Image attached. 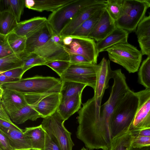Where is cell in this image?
<instances>
[{
  "label": "cell",
  "instance_id": "db71d44e",
  "mask_svg": "<svg viewBox=\"0 0 150 150\" xmlns=\"http://www.w3.org/2000/svg\"><path fill=\"white\" fill-rule=\"evenodd\" d=\"M32 150V149H30V150Z\"/></svg>",
  "mask_w": 150,
  "mask_h": 150
},
{
  "label": "cell",
  "instance_id": "8fae6325",
  "mask_svg": "<svg viewBox=\"0 0 150 150\" xmlns=\"http://www.w3.org/2000/svg\"><path fill=\"white\" fill-rule=\"evenodd\" d=\"M138 99L137 108L129 128L131 131L150 127V88L135 92Z\"/></svg>",
  "mask_w": 150,
  "mask_h": 150
},
{
  "label": "cell",
  "instance_id": "2e32d148",
  "mask_svg": "<svg viewBox=\"0 0 150 150\" xmlns=\"http://www.w3.org/2000/svg\"><path fill=\"white\" fill-rule=\"evenodd\" d=\"M54 32L47 21L26 36L25 52H31L43 46L52 37Z\"/></svg>",
  "mask_w": 150,
  "mask_h": 150
},
{
  "label": "cell",
  "instance_id": "ee69618b",
  "mask_svg": "<svg viewBox=\"0 0 150 150\" xmlns=\"http://www.w3.org/2000/svg\"><path fill=\"white\" fill-rule=\"evenodd\" d=\"M0 150H13L5 135L0 131Z\"/></svg>",
  "mask_w": 150,
  "mask_h": 150
},
{
  "label": "cell",
  "instance_id": "7a4b0ae2",
  "mask_svg": "<svg viewBox=\"0 0 150 150\" xmlns=\"http://www.w3.org/2000/svg\"><path fill=\"white\" fill-rule=\"evenodd\" d=\"M62 81L60 79L51 76H37L22 79L0 86L25 94H43L60 93Z\"/></svg>",
  "mask_w": 150,
  "mask_h": 150
},
{
  "label": "cell",
  "instance_id": "52a82bcc",
  "mask_svg": "<svg viewBox=\"0 0 150 150\" xmlns=\"http://www.w3.org/2000/svg\"><path fill=\"white\" fill-rule=\"evenodd\" d=\"M112 79L114 82L110 96L107 101L103 105L101 113L105 122L110 127L113 112L125 94L130 89L126 81L125 74L121 69L113 71Z\"/></svg>",
  "mask_w": 150,
  "mask_h": 150
},
{
  "label": "cell",
  "instance_id": "83f0119b",
  "mask_svg": "<svg viewBox=\"0 0 150 150\" xmlns=\"http://www.w3.org/2000/svg\"><path fill=\"white\" fill-rule=\"evenodd\" d=\"M25 6L24 0H0V12L5 11L11 13L18 23Z\"/></svg>",
  "mask_w": 150,
  "mask_h": 150
},
{
  "label": "cell",
  "instance_id": "836d02e7",
  "mask_svg": "<svg viewBox=\"0 0 150 150\" xmlns=\"http://www.w3.org/2000/svg\"><path fill=\"white\" fill-rule=\"evenodd\" d=\"M138 80L146 88H150V56L143 61L139 69Z\"/></svg>",
  "mask_w": 150,
  "mask_h": 150
},
{
  "label": "cell",
  "instance_id": "d6986e66",
  "mask_svg": "<svg viewBox=\"0 0 150 150\" xmlns=\"http://www.w3.org/2000/svg\"><path fill=\"white\" fill-rule=\"evenodd\" d=\"M0 131L5 135L13 150L31 149L30 142L23 132L10 129L0 126Z\"/></svg>",
  "mask_w": 150,
  "mask_h": 150
},
{
  "label": "cell",
  "instance_id": "7bdbcfd3",
  "mask_svg": "<svg viewBox=\"0 0 150 150\" xmlns=\"http://www.w3.org/2000/svg\"><path fill=\"white\" fill-rule=\"evenodd\" d=\"M0 74L6 76L20 79H22L23 74L22 68L14 69Z\"/></svg>",
  "mask_w": 150,
  "mask_h": 150
},
{
  "label": "cell",
  "instance_id": "5b68a950",
  "mask_svg": "<svg viewBox=\"0 0 150 150\" xmlns=\"http://www.w3.org/2000/svg\"><path fill=\"white\" fill-rule=\"evenodd\" d=\"M104 0H74L72 1L52 12L47 21L54 32L59 34L65 26L76 14L84 8L99 3Z\"/></svg>",
  "mask_w": 150,
  "mask_h": 150
},
{
  "label": "cell",
  "instance_id": "f1b7e54d",
  "mask_svg": "<svg viewBox=\"0 0 150 150\" xmlns=\"http://www.w3.org/2000/svg\"><path fill=\"white\" fill-rule=\"evenodd\" d=\"M87 85L84 84L71 81H63L60 93L61 102L64 101L82 91Z\"/></svg>",
  "mask_w": 150,
  "mask_h": 150
},
{
  "label": "cell",
  "instance_id": "ffe728a7",
  "mask_svg": "<svg viewBox=\"0 0 150 150\" xmlns=\"http://www.w3.org/2000/svg\"><path fill=\"white\" fill-rule=\"evenodd\" d=\"M129 34L127 31L116 27L105 38L96 43L98 54L106 51L108 49L117 44L127 42Z\"/></svg>",
  "mask_w": 150,
  "mask_h": 150
},
{
  "label": "cell",
  "instance_id": "d4e9b609",
  "mask_svg": "<svg viewBox=\"0 0 150 150\" xmlns=\"http://www.w3.org/2000/svg\"><path fill=\"white\" fill-rule=\"evenodd\" d=\"M105 8L100 9L94 13L77 28L71 36L88 38L100 19Z\"/></svg>",
  "mask_w": 150,
  "mask_h": 150
},
{
  "label": "cell",
  "instance_id": "5bb4252c",
  "mask_svg": "<svg viewBox=\"0 0 150 150\" xmlns=\"http://www.w3.org/2000/svg\"><path fill=\"white\" fill-rule=\"evenodd\" d=\"M110 60L103 58L98 64L96 70V83L94 98L97 101H102L105 90L109 87V82L112 76Z\"/></svg>",
  "mask_w": 150,
  "mask_h": 150
},
{
  "label": "cell",
  "instance_id": "7402d4cb",
  "mask_svg": "<svg viewBox=\"0 0 150 150\" xmlns=\"http://www.w3.org/2000/svg\"><path fill=\"white\" fill-rule=\"evenodd\" d=\"M23 133L28 139L32 150H43L46 132L41 125L26 127Z\"/></svg>",
  "mask_w": 150,
  "mask_h": 150
},
{
  "label": "cell",
  "instance_id": "f546056e",
  "mask_svg": "<svg viewBox=\"0 0 150 150\" xmlns=\"http://www.w3.org/2000/svg\"><path fill=\"white\" fill-rule=\"evenodd\" d=\"M18 22L15 16L8 11L0 12V34L6 35L13 32Z\"/></svg>",
  "mask_w": 150,
  "mask_h": 150
},
{
  "label": "cell",
  "instance_id": "d590c367",
  "mask_svg": "<svg viewBox=\"0 0 150 150\" xmlns=\"http://www.w3.org/2000/svg\"><path fill=\"white\" fill-rule=\"evenodd\" d=\"M139 23L135 31L138 40L150 37V13Z\"/></svg>",
  "mask_w": 150,
  "mask_h": 150
},
{
  "label": "cell",
  "instance_id": "4fadbf2b",
  "mask_svg": "<svg viewBox=\"0 0 150 150\" xmlns=\"http://www.w3.org/2000/svg\"><path fill=\"white\" fill-rule=\"evenodd\" d=\"M72 37L73 40L71 44L64 45L65 50L69 54L80 55L92 63L97 64L99 54L94 40L88 37Z\"/></svg>",
  "mask_w": 150,
  "mask_h": 150
},
{
  "label": "cell",
  "instance_id": "9c48e42d",
  "mask_svg": "<svg viewBox=\"0 0 150 150\" xmlns=\"http://www.w3.org/2000/svg\"><path fill=\"white\" fill-rule=\"evenodd\" d=\"M28 105L37 112L42 118L50 115L57 110L60 102V93L24 94Z\"/></svg>",
  "mask_w": 150,
  "mask_h": 150
},
{
  "label": "cell",
  "instance_id": "e0dca14e",
  "mask_svg": "<svg viewBox=\"0 0 150 150\" xmlns=\"http://www.w3.org/2000/svg\"><path fill=\"white\" fill-rule=\"evenodd\" d=\"M105 2L87 6L80 11L59 34L62 38L71 36L83 23L99 10L105 8Z\"/></svg>",
  "mask_w": 150,
  "mask_h": 150
},
{
  "label": "cell",
  "instance_id": "f907efd6",
  "mask_svg": "<svg viewBox=\"0 0 150 150\" xmlns=\"http://www.w3.org/2000/svg\"><path fill=\"white\" fill-rule=\"evenodd\" d=\"M130 150H150V146L140 148H133L132 147Z\"/></svg>",
  "mask_w": 150,
  "mask_h": 150
},
{
  "label": "cell",
  "instance_id": "9a60e30c",
  "mask_svg": "<svg viewBox=\"0 0 150 150\" xmlns=\"http://www.w3.org/2000/svg\"><path fill=\"white\" fill-rule=\"evenodd\" d=\"M0 104L9 116L28 104L23 93L0 86Z\"/></svg>",
  "mask_w": 150,
  "mask_h": 150
},
{
  "label": "cell",
  "instance_id": "6da1fadb",
  "mask_svg": "<svg viewBox=\"0 0 150 150\" xmlns=\"http://www.w3.org/2000/svg\"><path fill=\"white\" fill-rule=\"evenodd\" d=\"M101 102L93 97L83 104L78 112L76 137L89 150H109L110 147V127L102 116Z\"/></svg>",
  "mask_w": 150,
  "mask_h": 150
},
{
  "label": "cell",
  "instance_id": "4dcf8cb0",
  "mask_svg": "<svg viewBox=\"0 0 150 150\" xmlns=\"http://www.w3.org/2000/svg\"><path fill=\"white\" fill-rule=\"evenodd\" d=\"M23 63L22 68L23 73L30 68L37 66L45 65L46 61L42 57L34 52H24L19 54Z\"/></svg>",
  "mask_w": 150,
  "mask_h": 150
},
{
  "label": "cell",
  "instance_id": "4316f807",
  "mask_svg": "<svg viewBox=\"0 0 150 150\" xmlns=\"http://www.w3.org/2000/svg\"><path fill=\"white\" fill-rule=\"evenodd\" d=\"M133 137L129 129L121 132L112 138L109 150H130Z\"/></svg>",
  "mask_w": 150,
  "mask_h": 150
},
{
  "label": "cell",
  "instance_id": "277c9868",
  "mask_svg": "<svg viewBox=\"0 0 150 150\" xmlns=\"http://www.w3.org/2000/svg\"><path fill=\"white\" fill-rule=\"evenodd\" d=\"M109 59L125 68L129 73L137 71L142 61V53L127 42L115 45L108 49Z\"/></svg>",
  "mask_w": 150,
  "mask_h": 150
},
{
  "label": "cell",
  "instance_id": "b9f144b4",
  "mask_svg": "<svg viewBox=\"0 0 150 150\" xmlns=\"http://www.w3.org/2000/svg\"><path fill=\"white\" fill-rule=\"evenodd\" d=\"M69 61L71 64H86L92 63L84 57L75 54L69 55Z\"/></svg>",
  "mask_w": 150,
  "mask_h": 150
},
{
  "label": "cell",
  "instance_id": "30bf717a",
  "mask_svg": "<svg viewBox=\"0 0 150 150\" xmlns=\"http://www.w3.org/2000/svg\"><path fill=\"white\" fill-rule=\"evenodd\" d=\"M98 64H71L60 77L63 81H71L85 84L94 89Z\"/></svg>",
  "mask_w": 150,
  "mask_h": 150
},
{
  "label": "cell",
  "instance_id": "60d3db41",
  "mask_svg": "<svg viewBox=\"0 0 150 150\" xmlns=\"http://www.w3.org/2000/svg\"><path fill=\"white\" fill-rule=\"evenodd\" d=\"M143 55L150 56V37L138 40Z\"/></svg>",
  "mask_w": 150,
  "mask_h": 150
},
{
  "label": "cell",
  "instance_id": "1f68e13d",
  "mask_svg": "<svg viewBox=\"0 0 150 150\" xmlns=\"http://www.w3.org/2000/svg\"><path fill=\"white\" fill-rule=\"evenodd\" d=\"M23 63L19 54H13L0 58V73L14 69L22 68Z\"/></svg>",
  "mask_w": 150,
  "mask_h": 150
},
{
  "label": "cell",
  "instance_id": "f35d334b",
  "mask_svg": "<svg viewBox=\"0 0 150 150\" xmlns=\"http://www.w3.org/2000/svg\"><path fill=\"white\" fill-rule=\"evenodd\" d=\"M150 146V137L143 136H133L132 143V147L140 148Z\"/></svg>",
  "mask_w": 150,
  "mask_h": 150
},
{
  "label": "cell",
  "instance_id": "f5cc1de1",
  "mask_svg": "<svg viewBox=\"0 0 150 150\" xmlns=\"http://www.w3.org/2000/svg\"><path fill=\"white\" fill-rule=\"evenodd\" d=\"M80 150H88L86 149L84 147H83Z\"/></svg>",
  "mask_w": 150,
  "mask_h": 150
},
{
  "label": "cell",
  "instance_id": "e575fe53",
  "mask_svg": "<svg viewBox=\"0 0 150 150\" xmlns=\"http://www.w3.org/2000/svg\"><path fill=\"white\" fill-rule=\"evenodd\" d=\"M124 0H108L105 8L111 17L115 21L121 14Z\"/></svg>",
  "mask_w": 150,
  "mask_h": 150
},
{
  "label": "cell",
  "instance_id": "f6af8a7d",
  "mask_svg": "<svg viewBox=\"0 0 150 150\" xmlns=\"http://www.w3.org/2000/svg\"><path fill=\"white\" fill-rule=\"evenodd\" d=\"M0 126L11 129L16 130L21 132H23L24 130L19 128L13 122H7L0 119Z\"/></svg>",
  "mask_w": 150,
  "mask_h": 150
},
{
  "label": "cell",
  "instance_id": "c3c4849f",
  "mask_svg": "<svg viewBox=\"0 0 150 150\" xmlns=\"http://www.w3.org/2000/svg\"><path fill=\"white\" fill-rule=\"evenodd\" d=\"M9 116L6 112L1 104H0V119L12 122Z\"/></svg>",
  "mask_w": 150,
  "mask_h": 150
},
{
  "label": "cell",
  "instance_id": "7c38bea8",
  "mask_svg": "<svg viewBox=\"0 0 150 150\" xmlns=\"http://www.w3.org/2000/svg\"><path fill=\"white\" fill-rule=\"evenodd\" d=\"M63 38L54 32L49 41L34 52L43 58L46 62L57 60L69 61V55L64 47Z\"/></svg>",
  "mask_w": 150,
  "mask_h": 150
},
{
  "label": "cell",
  "instance_id": "44dd1931",
  "mask_svg": "<svg viewBox=\"0 0 150 150\" xmlns=\"http://www.w3.org/2000/svg\"><path fill=\"white\" fill-rule=\"evenodd\" d=\"M74 0H25V7L39 12H52Z\"/></svg>",
  "mask_w": 150,
  "mask_h": 150
},
{
  "label": "cell",
  "instance_id": "ab89813d",
  "mask_svg": "<svg viewBox=\"0 0 150 150\" xmlns=\"http://www.w3.org/2000/svg\"><path fill=\"white\" fill-rule=\"evenodd\" d=\"M43 150H61L57 141L46 132Z\"/></svg>",
  "mask_w": 150,
  "mask_h": 150
},
{
  "label": "cell",
  "instance_id": "816d5d0a",
  "mask_svg": "<svg viewBox=\"0 0 150 150\" xmlns=\"http://www.w3.org/2000/svg\"><path fill=\"white\" fill-rule=\"evenodd\" d=\"M144 1L147 4L148 7H150V0H144Z\"/></svg>",
  "mask_w": 150,
  "mask_h": 150
},
{
  "label": "cell",
  "instance_id": "ac0fdd59",
  "mask_svg": "<svg viewBox=\"0 0 150 150\" xmlns=\"http://www.w3.org/2000/svg\"><path fill=\"white\" fill-rule=\"evenodd\" d=\"M116 28L115 21L111 17L105 8L88 38L98 42L108 36Z\"/></svg>",
  "mask_w": 150,
  "mask_h": 150
},
{
  "label": "cell",
  "instance_id": "8d00e7d4",
  "mask_svg": "<svg viewBox=\"0 0 150 150\" xmlns=\"http://www.w3.org/2000/svg\"><path fill=\"white\" fill-rule=\"evenodd\" d=\"M71 65L69 61L57 60L47 62L45 65L50 68L60 77Z\"/></svg>",
  "mask_w": 150,
  "mask_h": 150
},
{
  "label": "cell",
  "instance_id": "bcb514c9",
  "mask_svg": "<svg viewBox=\"0 0 150 150\" xmlns=\"http://www.w3.org/2000/svg\"><path fill=\"white\" fill-rule=\"evenodd\" d=\"M131 131L133 136H143L150 137V127L139 130Z\"/></svg>",
  "mask_w": 150,
  "mask_h": 150
},
{
  "label": "cell",
  "instance_id": "603a6c76",
  "mask_svg": "<svg viewBox=\"0 0 150 150\" xmlns=\"http://www.w3.org/2000/svg\"><path fill=\"white\" fill-rule=\"evenodd\" d=\"M82 93L78 94L67 100L60 102L57 110L65 120L81 108Z\"/></svg>",
  "mask_w": 150,
  "mask_h": 150
},
{
  "label": "cell",
  "instance_id": "d6a6232c",
  "mask_svg": "<svg viewBox=\"0 0 150 150\" xmlns=\"http://www.w3.org/2000/svg\"><path fill=\"white\" fill-rule=\"evenodd\" d=\"M6 36L14 53L19 54L25 51L26 41V36L18 35L12 32Z\"/></svg>",
  "mask_w": 150,
  "mask_h": 150
},
{
  "label": "cell",
  "instance_id": "cb8c5ba5",
  "mask_svg": "<svg viewBox=\"0 0 150 150\" xmlns=\"http://www.w3.org/2000/svg\"><path fill=\"white\" fill-rule=\"evenodd\" d=\"M45 17H36L18 23L13 32L21 36H26L47 21Z\"/></svg>",
  "mask_w": 150,
  "mask_h": 150
},
{
  "label": "cell",
  "instance_id": "3957f363",
  "mask_svg": "<svg viewBox=\"0 0 150 150\" xmlns=\"http://www.w3.org/2000/svg\"><path fill=\"white\" fill-rule=\"evenodd\" d=\"M138 98L135 93L129 90L115 109L112 117L110 131L112 138L129 130L138 107Z\"/></svg>",
  "mask_w": 150,
  "mask_h": 150
},
{
  "label": "cell",
  "instance_id": "681fc988",
  "mask_svg": "<svg viewBox=\"0 0 150 150\" xmlns=\"http://www.w3.org/2000/svg\"><path fill=\"white\" fill-rule=\"evenodd\" d=\"M73 37L71 36H68L63 38V42L64 45H69L72 43Z\"/></svg>",
  "mask_w": 150,
  "mask_h": 150
},
{
  "label": "cell",
  "instance_id": "ba28073f",
  "mask_svg": "<svg viewBox=\"0 0 150 150\" xmlns=\"http://www.w3.org/2000/svg\"><path fill=\"white\" fill-rule=\"evenodd\" d=\"M65 121L57 110L44 118L41 125L46 132L57 141L61 150H72L74 144L71 133L64 126Z\"/></svg>",
  "mask_w": 150,
  "mask_h": 150
},
{
  "label": "cell",
  "instance_id": "74e56055",
  "mask_svg": "<svg viewBox=\"0 0 150 150\" xmlns=\"http://www.w3.org/2000/svg\"><path fill=\"white\" fill-rule=\"evenodd\" d=\"M14 53L6 38V35L0 34V58Z\"/></svg>",
  "mask_w": 150,
  "mask_h": 150
},
{
  "label": "cell",
  "instance_id": "484cf974",
  "mask_svg": "<svg viewBox=\"0 0 150 150\" xmlns=\"http://www.w3.org/2000/svg\"><path fill=\"white\" fill-rule=\"evenodd\" d=\"M9 117L13 122L17 124H22L28 120L36 121L38 118L42 117L37 112L28 104L11 114Z\"/></svg>",
  "mask_w": 150,
  "mask_h": 150
},
{
  "label": "cell",
  "instance_id": "8992f818",
  "mask_svg": "<svg viewBox=\"0 0 150 150\" xmlns=\"http://www.w3.org/2000/svg\"><path fill=\"white\" fill-rule=\"evenodd\" d=\"M148 8L144 0H124L120 15L115 21L116 27L129 33L135 32Z\"/></svg>",
  "mask_w": 150,
  "mask_h": 150
},
{
  "label": "cell",
  "instance_id": "7dc6e473",
  "mask_svg": "<svg viewBox=\"0 0 150 150\" xmlns=\"http://www.w3.org/2000/svg\"><path fill=\"white\" fill-rule=\"evenodd\" d=\"M20 80L19 79L6 76L0 74V86L4 83L14 82Z\"/></svg>",
  "mask_w": 150,
  "mask_h": 150
}]
</instances>
